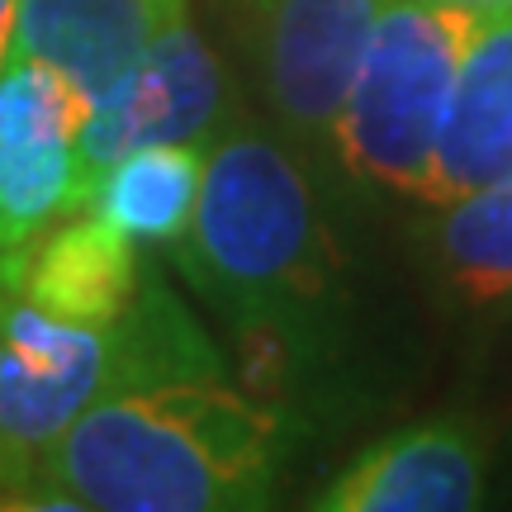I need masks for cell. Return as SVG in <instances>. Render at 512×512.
Masks as SVG:
<instances>
[{"label":"cell","mask_w":512,"mask_h":512,"mask_svg":"<svg viewBox=\"0 0 512 512\" xmlns=\"http://www.w3.org/2000/svg\"><path fill=\"white\" fill-rule=\"evenodd\" d=\"M280 470V418L204 370L95 399L38 456L34 498L76 512H242L271 503Z\"/></svg>","instance_id":"1"},{"label":"cell","mask_w":512,"mask_h":512,"mask_svg":"<svg viewBox=\"0 0 512 512\" xmlns=\"http://www.w3.org/2000/svg\"><path fill=\"white\" fill-rule=\"evenodd\" d=\"M223 370L190 313L157 285L110 328L62 323L0 271V508H38L34 465L95 399L162 375Z\"/></svg>","instance_id":"2"},{"label":"cell","mask_w":512,"mask_h":512,"mask_svg":"<svg viewBox=\"0 0 512 512\" xmlns=\"http://www.w3.org/2000/svg\"><path fill=\"white\" fill-rule=\"evenodd\" d=\"M181 266L247 332L294 328L328 299V238L309 181L266 133L209 143Z\"/></svg>","instance_id":"3"},{"label":"cell","mask_w":512,"mask_h":512,"mask_svg":"<svg viewBox=\"0 0 512 512\" xmlns=\"http://www.w3.org/2000/svg\"><path fill=\"white\" fill-rule=\"evenodd\" d=\"M479 10L446 0H384L332 143L361 181L432 204L437 147Z\"/></svg>","instance_id":"4"},{"label":"cell","mask_w":512,"mask_h":512,"mask_svg":"<svg viewBox=\"0 0 512 512\" xmlns=\"http://www.w3.org/2000/svg\"><path fill=\"white\" fill-rule=\"evenodd\" d=\"M223 110V67L204 34L181 15L152 38L105 95H95L76 147V209L128 152L157 143H214Z\"/></svg>","instance_id":"5"},{"label":"cell","mask_w":512,"mask_h":512,"mask_svg":"<svg viewBox=\"0 0 512 512\" xmlns=\"http://www.w3.org/2000/svg\"><path fill=\"white\" fill-rule=\"evenodd\" d=\"M91 100L34 57L0 72V261L76 214V147Z\"/></svg>","instance_id":"6"},{"label":"cell","mask_w":512,"mask_h":512,"mask_svg":"<svg viewBox=\"0 0 512 512\" xmlns=\"http://www.w3.org/2000/svg\"><path fill=\"white\" fill-rule=\"evenodd\" d=\"M384 0H238V29L280 119L332 133Z\"/></svg>","instance_id":"7"},{"label":"cell","mask_w":512,"mask_h":512,"mask_svg":"<svg viewBox=\"0 0 512 512\" xmlns=\"http://www.w3.org/2000/svg\"><path fill=\"white\" fill-rule=\"evenodd\" d=\"M484 498V456L465 427L427 422L370 441L313 498L318 512H465Z\"/></svg>","instance_id":"8"},{"label":"cell","mask_w":512,"mask_h":512,"mask_svg":"<svg viewBox=\"0 0 512 512\" xmlns=\"http://www.w3.org/2000/svg\"><path fill=\"white\" fill-rule=\"evenodd\" d=\"M190 15V0H19L10 57H34L95 100Z\"/></svg>","instance_id":"9"},{"label":"cell","mask_w":512,"mask_h":512,"mask_svg":"<svg viewBox=\"0 0 512 512\" xmlns=\"http://www.w3.org/2000/svg\"><path fill=\"white\" fill-rule=\"evenodd\" d=\"M0 271L43 313L91 328H110L138 294L133 238L105 223L95 209H76L53 223L24 256L0 261Z\"/></svg>","instance_id":"10"},{"label":"cell","mask_w":512,"mask_h":512,"mask_svg":"<svg viewBox=\"0 0 512 512\" xmlns=\"http://www.w3.org/2000/svg\"><path fill=\"white\" fill-rule=\"evenodd\" d=\"M512 176V10L479 15L437 147L432 204Z\"/></svg>","instance_id":"11"},{"label":"cell","mask_w":512,"mask_h":512,"mask_svg":"<svg viewBox=\"0 0 512 512\" xmlns=\"http://www.w3.org/2000/svg\"><path fill=\"white\" fill-rule=\"evenodd\" d=\"M209 143H157L128 152L105 171L86 209L133 242H181L200 204Z\"/></svg>","instance_id":"12"},{"label":"cell","mask_w":512,"mask_h":512,"mask_svg":"<svg viewBox=\"0 0 512 512\" xmlns=\"http://www.w3.org/2000/svg\"><path fill=\"white\" fill-rule=\"evenodd\" d=\"M441 261L470 299H512V176L441 204Z\"/></svg>","instance_id":"13"},{"label":"cell","mask_w":512,"mask_h":512,"mask_svg":"<svg viewBox=\"0 0 512 512\" xmlns=\"http://www.w3.org/2000/svg\"><path fill=\"white\" fill-rule=\"evenodd\" d=\"M15 5H19V0H0V72H5V57H10V34H15Z\"/></svg>","instance_id":"14"},{"label":"cell","mask_w":512,"mask_h":512,"mask_svg":"<svg viewBox=\"0 0 512 512\" xmlns=\"http://www.w3.org/2000/svg\"><path fill=\"white\" fill-rule=\"evenodd\" d=\"M446 5H465V10H479V15H489V10H512V0H446Z\"/></svg>","instance_id":"15"}]
</instances>
